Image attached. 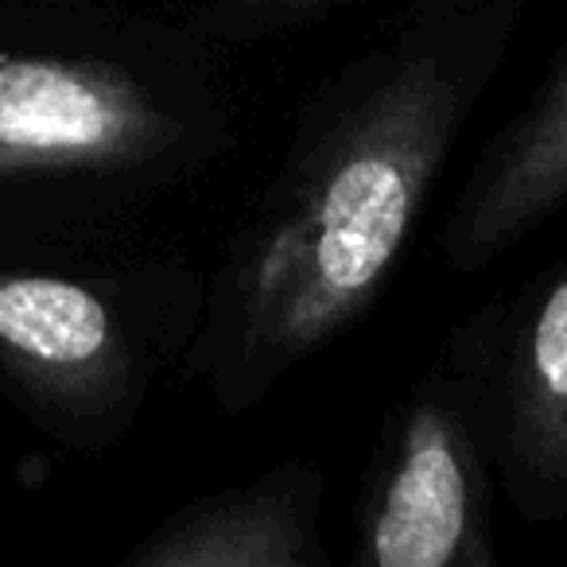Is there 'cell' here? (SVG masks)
<instances>
[{"mask_svg": "<svg viewBox=\"0 0 567 567\" xmlns=\"http://www.w3.org/2000/svg\"><path fill=\"white\" fill-rule=\"evenodd\" d=\"M533 0H404L296 113L206 268L179 381L249 416L389 292Z\"/></svg>", "mask_w": 567, "mask_h": 567, "instance_id": "1", "label": "cell"}, {"mask_svg": "<svg viewBox=\"0 0 567 567\" xmlns=\"http://www.w3.org/2000/svg\"><path fill=\"white\" fill-rule=\"evenodd\" d=\"M241 121L218 48L125 0L0 4V203L20 234L125 226L226 164Z\"/></svg>", "mask_w": 567, "mask_h": 567, "instance_id": "2", "label": "cell"}, {"mask_svg": "<svg viewBox=\"0 0 567 567\" xmlns=\"http://www.w3.org/2000/svg\"><path fill=\"white\" fill-rule=\"evenodd\" d=\"M0 260V385L55 440L117 447L203 319L206 268L172 245H117L113 229L35 237Z\"/></svg>", "mask_w": 567, "mask_h": 567, "instance_id": "3", "label": "cell"}, {"mask_svg": "<svg viewBox=\"0 0 567 567\" xmlns=\"http://www.w3.org/2000/svg\"><path fill=\"white\" fill-rule=\"evenodd\" d=\"M497 474L458 327L389 404L354 505L358 567H497Z\"/></svg>", "mask_w": 567, "mask_h": 567, "instance_id": "4", "label": "cell"}, {"mask_svg": "<svg viewBox=\"0 0 567 567\" xmlns=\"http://www.w3.org/2000/svg\"><path fill=\"white\" fill-rule=\"evenodd\" d=\"M486 412L497 497L528 525L567 520V257L458 319Z\"/></svg>", "mask_w": 567, "mask_h": 567, "instance_id": "5", "label": "cell"}, {"mask_svg": "<svg viewBox=\"0 0 567 567\" xmlns=\"http://www.w3.org/2000/svg\"><path fill=\"white\" fill-rule=\"evenodd\" d=\"M567 210V43L494 128L435 237L443 268L474 276Z\"/></svg>", "mask_w": 567, "mask_h": 567, "instance_id": "6", "label": "cell"}, {"mask_svg": "<svg viewBox=\"0 0 567 567\" xmlns=\"http://www.w3.org/2000/svg\"><path fill=\"white\" fill-rule=\"evenodd\" d=\"M327 471L288 455L167 513L125 567H334L323 533Z\"/></svg>", "mask_w": 567, "mask_h": 567, "instance_id": "7", "label": "cell"}, {"mask_svg": "<svg viewBox=\"0 0 567 567\" xmlns=\"http://www.w3.org/2000/svg\"><path fill=\"white\" fill-rule=\"evenodd\" d=\"M347 4L358 0H172L167 12L187 20L210 43H260L331 17Z\"/></svg>", "mask_w": 567, "mask_h": 567, "instance_id": "8", "label": "cell"}]
</instances>
